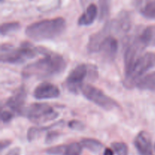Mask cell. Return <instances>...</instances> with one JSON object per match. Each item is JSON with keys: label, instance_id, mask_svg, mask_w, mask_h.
<instances>
[{"label": "cell", "instance_id": "6da1fadb", "mask_svg": "<svg viewBox=\"0 0 155 155\" xmlns=\"http://www.w3.org/2000/svg\"><path fill=\"white\" fill-rule=\"evenodd\" d=\"M43 58L29 64L23 69L24 78H48L61 74L66 68V61L60 54L45 50Z\"/></svg>", "mask_w": 155, "mask_h": 155}, {"label": "cell", "instance_id": "7a4b0ae2", "mask_svg": "<svg viewBox=\"0 0 155 155\" xmlns=\"http://www.w3.org/2000/svg\"><path fill=\"white\" fill-rule=\"evenodd\" d=\"M65 28L64 18H57L33 23L27 26L25 33L30 39L41 42L56 39L64 33Z\"/></svg>", "mask_w": 155, "mask_h": 155}, {"label": "cell", "instance_id": "3957f363", "mask_svg": "<svg viewBox=\"0 0 155 155\" xmlns=\"http://www.w3.org/2000/svg\"><path fill=\"white\" fill-rule=\"evenodd\" d=\"M44 51L43 48H36L28 42L21 44L18 48H15L11 44L5 43L1 45L0 59L3 63L17 64L33 58L39 54H43Z\"/></svg>", "mask_w": 155, "mask_h": 155}, {"label": "cell", "instance_id": "277c9868", "mask_svg": "<svg viewBox=\"0 0 155 155\" xmlns=\"http://www.w3.org/2000/svg\"><path fill=\"white\" fill-rule=\"evenodd\" d=\"M20 114L26 117L29 120L36 124L48 122L58 117V113L45 103H33L24 107Z\"/></svg>", "mask_w": 155, "mask_h": 155}, {"label": "cell", "instance_id": "5b68a950", "mask_svg": "<svg viewBox=\"0 0 155 155\" xmlns=\"http://www.w3.org/2000/svg\"><path fill=\"white\" fill-rule=\"evenodd\" d=\"M155 68V53L147 52L142 54L129 74L126 75L125 85L127 87H133L148 71Z\"/></svg>", "mask_w": 155, "mask_h": 155}, {"label": "cell", "instance_id": "8992f818", "mask_svg": "<svg viewBox=\"0 0 155 155\" xmlns=\"http://www.w3.org/2000/svg\"><path fill=\"white\" fill-rule=\"evenodd\" d=\"M80 92L86 99L106 110H111L119 107V104L115 100L107 96L101 89L92 85L84 84L81 87Z\"/></svg>", "mask_w": 155, "mask_h": 155}, {"label": "cell", "instance_id": "52a82bcc", "mask_svg": "<svg viewBox=\"0 0 155 155\" xmlns=\"http://www.w3.org/2000/svg\"><path fill=\"white\" fill-rule=\"evenodd\" d=\"M147 45L141 38L140 34L133 38L127 45L124 53V65H125V74L127 75L130 73L133 67L137 61L138 59L142 55V52Z\"/></svg>", "mask_w": 155, "mask_h": 155}, {"label": "cell", "instance_id": "ba28073f", "mask_svg": "<svg viewBox=\"0 0 155 155\" xmlns=\"http://www.w3.org/2000/svg\"><path fill=\"white\" fill-rule=\"evenodd\" d=\"M89 73L87 65L85 64L77 65L68 75L66 80V86L73 93H78L83 86V82L86 80Z\"/></svg>", "mask_w": 155, "mask_h": 155}, {"label": "cell", "instance_id": "9c48e42d", "mask_svg": "<svg viewBox=\"0 0 155 155\" xmlns=\"http://www.w3.org/2000/svg\"><path fill=\"white\" fill-rule=\"evenodd\" d=\"M113 29L115 28L114 25V22L112 21L107 23L101 30L95 33V34L92 35L90 36V38H89V42H88V51L90 53L98 52L101 43H102L104 39L107 36L110 35V33H111Z\"/></svg>", "mask_w": 155, "mask_h": 155}, {"label": "cell", "instance_id": "30bf717a", "mask_svg": "<svg viewBox=\"0 0 155 155\" xmlns=\"http://www.w3.org/2000/svg\"><path fill=\"white\" fill-rule=\"evenodd\" d=\"M33 96L38 100L52 99L60 96V90L55 85L48 82H43L35 88Z\"/></svg>", "mask_w": 155, "mask_h": 155}, {"label": "cell", "instance_id": "8fae6325", "mask_svg": "<svg viewBox=\"0 0 155 155\" xmlns=\"http://www.w3.org/2000/svg\"><path fill=\"white\" fill-rule=\"evenodd\" d=\"M135 148L141 155L152 154V142L150 135L145 131L138 133L133 142Z\"/></svg>", "mask_w": 155, "mask_h": 155}, {"label": "cell", "instance_id": "7c38bea8", "mask_svg": "<svg viewBox=\"0 0 155 155\" xmlns=\"http://www.w3.org/2000/svg\"><path fill=\"white\" fill-rule=\"evenodd\" d=\"M26 98H27V92L24 88H21L7 100L6 106L9 107L12 112L20 114L24 107Z\"/></svg>", "mask_w": 155, "mask_h": 155}, {"label": "cell", "instance_id": "4fadbf2b", "mask_svg": "<svg viewBox=\"0 0 155 155\" xmlns=\"http://www.w3.org/2000/svg\"><path fill=\"white\" fill-rule=\"evenodd\" d=\"M118 41L113 36L109 35L101 43L98 52L101 53L106 59L112 60L116 56L118 51Z\"/></svg>", "mask_w": 155, "mask_h": 155}, {"label": "cell", "instance_id": "5bb4252c", "mask_svg": "<svg viewBox=\"0 0 155 155\" xmlns=\"http://www.w3.org/2000/svg\"><path fill=\"white\" fill-rule=\"evenodd\" d=\"M135 6L144 18L155 19V0H136Z\"/></svg>", "mask_w": 155, "mask_h": 155}, {"label": "cell", "instance_id": "9a60e30c", "mask_svg": "<svg viewBox=\"0 0 155 155\" xmlns=\"http://www.w3.org/2000/svg\"><path fill=\"white\" fill-rule=\"evenodd\" d=\"M98 15V8L95 4L92 3L86 7L84 13L80 17L78 24L80 26H89L93 24Z\"/></svg>", "mask_w": 155, "mask_h": 155}, {"label": "cell", "instance_id": "2e32d148", "mask_svg": "<svg viewBox=\"0 0 155 155\" xmlns=\"http://www.w3.org/2000/svg\"><path fill=\"white\" fill-rule=\"evenodd\" d=\"M142 90L155 91V71L144 76L136 85Z\"/></svg>", "mask_w": 155, "mask_h": 155}, {"label": "cell", "instance_id": "e0dca14e", "mask_svg": "<svg viewBox=\"0 0 155 155\" xmlns=\"http://www.w3.org/2000/svg\"><path fill=\"white\" fill-rule=\"evenodd\" d=\"M83 148L94 153H99L102 151L104 145L98 140L94 139H83L80 142Z\"/></svg>", "mask_w": 155, "mask_h": 155}, {"label": "cell", "instance_id": "ac0fdd59", "mask_svg": "<svg viewBox=\"0 0 155 155\" xmlns=\"http://www.w3.org/2000/svg\"><path fill=\"white\" fill-rule=\"evenodd\" d=\"M140 36L147 46H155V25L145 27L140 33Z\"/></svg>", "mask_w": 155, "mask_h": 155}, {"label": "cell", "instance_id": "d6986e66", "mask_svg": "<svg viewBox=\"0 0 155 155\" xmlns=\"http://www.w3.org/2000/svg\"><path fill=\"white\" fill-rule=\"evenodd\" d=\"M21 27L19 22H8L3 23L1 25L2 36H7L10 33L18 30Z\"/></svg>", "mask_w": 155, "mask_h": 155}, {"label": "cell", "instance_id": "ffe728a7", "mask_svg": "<svg viewBox=\"0 0 155 155\" xmlns=\"http://www.w3.org/2000/svg\"><path fill=\"white\" fill-rule=\"evenodd\" d=\"M83 151V145L81 143L73 142L66 145L64 155H80Z\"/></svg>", "mask_w": 155, "mask_h": 155}, {"label": "cell", "instance_id": "44dd1931", "mask_svg": "<svg viewBox=\"0 0 155 155\" xmlns=\"http://www.w3.org/2000/svg\"><path fill=\"white\" fill-rule=\"evenodd\" d=\"M111 148L117 155H128V147L124 142H113Z\"/></svg>", "mask_w": 155, "mask_h": 155}, {"label": "cell", "instance_id": "7402d4cb", "mask_svg": "<svg viewBox=\"0 0 155 155\" xmlns=\"http://www.w3.org/2000/svg\"><path fill=\"white\" fill-rule=\"evenodd\" d=\"M42 131H43L42 127H30L28 130V131H27V140H28L29 142H33V140H35V139H36V137H37Z\"/></svg>", "mask_w": 155, "mask_h": 155}, {"label": "cell", "instance_id": "603a6c76", "mask_svg": "<svg viewBox=\"0 0 155 155\" xmlns=\"http://www.w3.org/2000/svg\"><path fill=\"white\" fill-rule=\"evenodd\" d=\"M67 145H61L51 147L46 150V153L50 155H64Z\"/></svg>", "mask_w": 155, "mask_h": 155}, {"label": "cell", "instance_id": "cb8c5ba5", "mask_svg": "<svg viewBox=\"0 0 155 155\" xmlns=\"http://www.w3.org/2000/svg\"><path fill=\"white\" fill-rule=\"evenodd\" d=\"M109 0H100V17L104 18L108 14Z\"/></svg>", "mask_w": 155, "mask_h": 155}, {"label": "cell", "instance_id": "d4e9b609", "mask_svg": "<svg viewBox=\"0 0 155 155\" xmlns=\"http://www.w3.org/2000/svg\"><path fill=\"white\" fill-rule=\"evenodd\" d=\"M68 127L71 129V130H77V131H80V130H83L85 128L84 124L82 122L79 120H73L70 121L68 123Z\"/></svg>", "mask_w": 155, "mask_h": 155}, {"label": "cell", "instance_id": "484cf974", "mask_svg": "<svg viewBox=\"0 0 155 155\" xmlns=\"http://www.w3.org/2000/svg\"><path fill=\"white\" fill-rule=\"evenodd\" d=\"M59 136H60V133L57 131L48 132L46 135V137H45V143H51V142H54V140H56V139L59 137Z\"/></svg>", "mask_w": 155, "mask_h": 155}, {"label": "cell", "instance_id": "4316f807", "mask_svg": "<svg viewBox=\"0 0 155 155\" xmlns=\"http://www.w3.org/2000/svg\"><path fill=\"white\" fill-rule=\"evenodd\" d=\"M14 117V112L8 110H2L1 114V119L3 123H8L12 120Z\"/></svg>", "mask_w": 155, "mask_h": 155}, {"label": "cell", "instance_id": "83f0119b", "mask_svg": "<svg viewBox=\"0 0 155 155\" xmlns=\"http://www.w3.org/2000/svg\"><path fill=\"white\" fill-rule=\"evenodd\" d=\"M21 149L19 147H15V148H12L10 151H8V153L5 155H21Z\"/></svg>", "mask_w": 155, "mask_h": 155}, {"label": "cell", "instance_id": "f1b7e54d", "mask_svg": "<svg viewBox=\"0 0 155 155\" xmlns=\"http://www.w3.org/2000/svg\"><path fill=\"white\" fill-rule=\"evenodd\" d=\"M11 145V141L8 140H2L1 142V150L2 151L3 149H5V148H7L8 146Z\"/></svg>", "mask_w": 155, "mask_h": 155}, {"label": "cell", "instance_id": "f546056e", "mask_svg": "<svg viewBox=\"0 0 155 155\" xmlns=\"http://www.w3.org/2000/svg\"><path fill=\"white\" fill-rule=\"evenodd\" d=\"M114 151L113 150V148H107L104 150V152H103V155H114Z\"/></svg>", "mask_w": 155, "mask_h": 155}, {"label": "cell", "instance_id": "4dcf8cb0", "mask_svg": "<svg viewBox=\"0 0 155 155\" xmlns=\"http://www.w3.org/2000/svg\"><path fill=\"white\" fill-rule=\"evenodd\" d=\"M89 1H90V0H80V2H81L82 5L85 6L86 5V4H87Z\"/></svg>", "mask_w": 155, "mask_h": 155}, {"label": "cell", "instance_id": "1f68e13d", "mask_svg": "<svg viewBox=\"0 0 155 155\" xmlns=\"http://www.w3.org/2000/svg\"><path fill=\"white\" fill-rule=\"evenodd\" d=\"M0 1H1V2H4V0H0Z\"/></svg>", "mask_w": 155, "mask_h": 155}, {"label": "cell", "instance_id": "d6a6232c", "mask_svg": "<svg viewBox=\"0 0 155 155\" xmlns=\"http://www.w3.org/2000/svg\"><path fill=\"white\" fill-rule=\"evenodd\" d=\"M154 150H155V145H154Z\"/></svg>", "mask_w": 155, "mask_h": 155}, {"label": "cell", "instance_id": "836d02e7", "mask_svg": "<svg viewBox=\"0 0 155 155\" xmlns=\"http://www.w3.org/2000/svg\"><path fill=\"white\" fill-rule=\"evenodd\" d=\"M150 155H153V154H150Z\"/></svg>", "mask_w": 155, "mask_h": 155}]
</instances>
